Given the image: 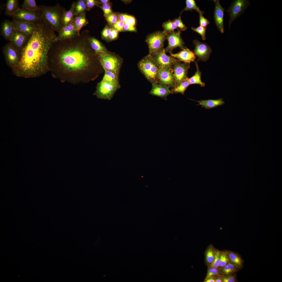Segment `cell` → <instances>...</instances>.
Returning <instances> with one entry per match:
<instances>
[{
	"label": "cell",
	"mask_w": 282,
	"mask_h": 282,
	"mask_svg": "<svg viewBox=\"0 0 282 282\" xmlns=\"http://www.w3.org/2000/svg\"><path fill=\"white\" fill-rule=\"evenodd\" d=\"M2 52L7 65L11 69L15 67L20 61L21 54L16 50L9 42L3 46Z\"/></svg>",
	"instance_id": "cell-9"
},
{
	"label": "cell",
	"mask_w": 282,
	"mask_h": 282,
	"mask_svg": "<svg viewBox=\"0 0 282 282\" xmlns=\"http://www.w3.org/2000/svg\"><path fill=\"white\" fill-rule=\"evenodd\" d=\"M118 21L126 22L130 15L125 14H120L117 15Z\"/></svg>",
	"instance_id": "cell-53"
},
{
	"label": "cell",
	"mask_w": 282,
	"mask_h": 282,
	"mask_svg": "<svg viewBox=\"0 0 282 282\" xmlns=\"http://www.w3.org/2000/svg\"><path fill=\"white\" fill-rule=\"evenodd\" d=\"M220 251L219 250L215 251L214 260L213 263L210 265L209 267L219 268L220 263Z\"/></svg>",
	"instance_id": "cell-41"
},
{
	"label": "cell",
	"mask_w": 282,
	"mask_h": 282,
	"mask_svg": "<svg viewBox=\"0 0 282 282\" xmlns=\"http://www.w3.org/2000/svg\"><path fill=\"white\" fill-rule=\"evenodd\" d=\"M87 7V11H89L95 6H99L100 3L99 1L85 0Z\"/></svg>",
	"instance_id": "cell-44"
},
{
	"label": "cell",
	"mask_w": 282,
	"mask_h": 282,
	"mask_svg": "<svg viewBox=\"0 0 282 282\" xmlns=\"http://www.w3.org/2000/svg\"><path fill=\"white\" fill-rule=\"evenodd\" d=\"M74 18L72 22L62 27L57 36L56 40L69 39L80 35L75 28Z\"/></svg>",
	"instance_id": "cell-17"
},
{
	"label": "cell",
	"mask_w": 282,
	"mask_h": 282,
	"mask_svg": "<svg viewBox=\"0 0 282 282\" xmlns=\"http://www.w3.org/2000/svg\"><path fill=\"white\" fill-rule=\"evenodd\" d=\"M158 75V83L165 85L172 89L176 85L172 70L159 68Z\"/></svg>",
	"instance_id": "cell-14"
},
{
	"label": "cell",
	"mask_w": 282,
	"mask_h": 282,
	"mask_svg": "<svg viewBox=\"0 0 282 282\" xmlns=\"http://www.w3.org/2000/svg\"><path fill=\"white\" fill-rule=\"evenodd\" d=\"M199 24L200 26L205 27L209 24L210 22L207 19L204 17L203 15L199 14Z\"/></svg>",
	"instance_id": "cell-48"
},
{
	"label": "cell",
	"mask_w": 282,
	"mask_h": 282,
	"mask_svg": "<svg viewBox=\"0 0 282 282\" xmlns=\"http://www.w3.org/2000/svg\"><path fill=\"white\" fill-rule=\"evenodd\" d=\"M20 8L17 0H7L5 6V14L11 16Z\"/></svg>",
	"instance_id": "cell-25"
},
{
	"label": "cell",
	"mask_w": 282,
	"mask_h": 282,
	"mask_svg": "<svg viewBox=\"0 0 282 282\" xmlns=\"http://www.w3.org/2000/svg\"><path fill=\"white\" fill-rule=\"evenodd\" d=\"M189 67V64L182 63L177 60L172 69L175 83V87L188 78L187 75Z\"/></svg>",
	"instance_id": "cell-13"
},
{
	"label": "cell",
	"mask_w": 282,
	"mask_h": 282,
	"mask_svg": "<svg viewBox=\"0 0 282 282\" xmlns=\"http://www.w3.org/2000/svg\"><path fill=\"white\" fill-rule=\"evenodd\" d=\"M75 2L72 4L70 8L68 10H66L63 19V26H65L72 22L76 15L74 7Z\"/></svg>",
	"instance_id": "cell-29"
},
{
	"label": "cell",
	"mask_w": 282,
	"mask_h": 282,
	"mask_svg": "<svg viewBox=\"0 0 282 282\" xmlns=\"http://www.w3.org/2000/svg\"><path fill=\"white\" fill-rule=\"evenodd\" d=\"M151 89L149 93L153 96L160 97L166 99L169 95L173 93L168 86L158 83L152 84Z\"/></svg>",
	"instance_id": "cell-20"
},
{
	"label": "cell",
	"mask_w": 282,
	"mask_h": 282,
	"mask_svg": "<svg viewBox=\"0 0 282 282\" xmlns=\"http://www.w3.org/2000/svg\"><path fill=\"white\" fill-rule=\"evenodd\" d=\"M149 54L159 68L172 69L177 60L171 56L167 55L163 47Z\"/></svg>",
	"instance_id": "cell-7"
},
{
	"label": "cell",
	"mask_w": 282,
	"mask_h": 282,
	"mask_svg": "<svg viewBox=\"0 0 282 282\" xmlns=\"http://www.w3.org/2000/svg\"><path fill=\"white\" fill-rule=\"evenodd\" d=\"M186 6L184 9L181 11L180 14L183 11H191L194 10L198 12L199 14H203L204 12L201 11L198 7L196 5V2L194 0H186Z\"/></svg>",
	"instance_id": "cell-33"
},
{
	"label": "cell",
	"mask_w": 282,
	"mask_h": 282,
	"mask_svg": "<svg viewBox=\"0 0 282 282\" xmlns=\"http://www.w3.org/2000/svg\"><path fill=\"white\" fill-rule=\"evenodd\" d=\"M181 15L180 14L178 18H175L173 21L178 28H179V30L181 31H185L187 29V27L182 22Z\"/></svg>",
	"instance_id": "cell-40"
},
{
	"label": "cell",
	"mask_w": 282,
	"mask_h": 282,
	"mask_svg": "<svg viewBox=\"0 0 282 282\" xmlns=\"http://www.w3.org/2000/svg\"><path fill=\"white\" fill-rule=\"evenodd\" d=\"M12 22L15 29L24 33L29 36L33 33L35 28V23L32 24L20 21L13 19Z\"/></svg>",
	"instance_id": "cell-22"
},
{
	"label": "cell",
	"mask_w": 282,
	"mask_h": 282,
	"mask_svg": "<svg viewBox=\"0 0 282 282\" xmlns=\"http://www.w3.org/2000/svg\"><path fill=\"white\" fill-rule=\"evenodd\" d=\"M193 43L195 46L193 53L198 57V60L204 62L208 60L212 52L210 46L197 40H194Z\"/></svg>",
	"instance_id": "cell-15"
},
{
	"label": "cell",
	"mask_w": 282,
	"mask_h": 282,
	"mask_svg": "<svg viewBox=\"0 0 282 282\" xmlns=\"http://www.w3.org/2000/svg\"><path fill=\"white\" fill-rule=\"evenodd\" d=\"M104 70L111 71L119 77L123 60L115 54L107 51L97 54Z\"/></svg>",
	"instance_id": "cell-4"
},
{
	"label": "cell",
	"mask_w": 282,
	"mask_h": 282,
	"mask_svg": "<svg viewBox=\"0 0 282 282\" xmlns=\"http://www.w3.org/2000/svg\"><path fill=\"white\" fill-rule=\"evenodd\" d=\"M123 30L126 31L136 32V29L135 26H132L125 23Z\"/></svg>",
	"instance_id": "cell-52"
},
{
	"label": "cell",
	"mask_w": 282,
	"mask_h": 282,
	"mask_svg": "<svg viewBox=\"0 0 282 282\" xmlns=\"http://www.w3.org/2000/svg\"><path fill=\"white\" fill-rule=\"evenodd\" d=\"M111 30L112 28L109 27L107 26H105L101 32L102 38L105 39L109 38Z\"/></svg>",
	"instance_id": "cell-46"
},
{
	"label": "cell",
	"mask_w": 282,
	"mask_h": 282,
	"mask_svg": "<svg viewBox=\"0 0 282 282\" xmlns=\"http://www.w3.org/2000/svg\"><path fill=\"white\" fill-rule=\"evenodd\" d=\"M195 64L197 70L193 76L190 78H189L188 80L190 85L198 84L202 87L204 86H205V84L201 80V72L199 70L197 62H196Z\"/></svg>",
	"instance_id": "cell-30"
},
{
	"label": "cell",
	"mask_w": 282,
	"mask_h": 282,
	"mask_svg": "<svg viewBox=\"0 0 282 282\" xmlns=\"http://www.w3.org/2000/svg\"><path fill=\"white\" fill-rule=\"evenodd\" d=\"M189 78L183 81L171 90L173 93H180L184 95L186 90L190 85Z\"/></svg>",
	"instance_id": "cell-34"
},
{
	"label": "cell",
	"mask_w": 282,
	"mask_h": 282,
	"mask_svg": "<svg viewBox=\"0 0 282 282\" xmlns=\"http://www.w3.org/2000/svg\"><path fill=\"white\" fill-rule=\"evenodd\" d=\"M57 36L55 31L42 18L21 53L18 65L12 69L15 76L25 78H37L49 72L48 54Z\"/></svg>",
	"instance_id": "cell-2"
},
{
	"label": "cell",
	"mask_w": 282,
	"mask_h": 282,
	"mask_svg": "<svg viewBox=\"0 0 282 282\" xmlns=\"http://www.w3.org/2000/svg\"><path fill=\"white\" fill-rule=\"evenodd\" d=\"M30 36L15 29L9 41L13 46L21 54Z\"/></svg>",
	"instance_id": "cell-16"
},
{
	"label": "cell",
	"mask_w": 282,
	"mask_h": 282,
	"mask_svg": "<svg viewBox=\"0 0 282 282\" xmlns=\"http://www.w3.org/2000/svg\"><path fill=\"white\" fill-rule=\"evenodd\" d=\"M216 250L212 245L209 246L206 251L205 258L206 262L210 265L213 262Z\"/></svg>",
	"instance_id": "cell-36"
},
{
	"label": "cell",
	"mask_w": 282,
	"mask_h": 282,
	"mask_svg": "<svg viewBox=\"0 0 282 282\" xmlns=\"http://www.w3.org/2000/svg\"><path fill=\"white\" fill-rule=\"evenodd\" d=\"M106 20L109 24L113 25L118 21L117 15L114 13H112L105 17Z\"/></svg>",
	"instance_id": "cell-43"
},
{
	"label": "cell",
	"mask_w": 282,
	"mask_h": 282,
	"mask_svg": "<svg viewBox=\"0 0 282 282\" xmlns=\"http://www.w3.org/2000/svg\"><path fill=\"white\" fill-rule=\"evenodd\" d=\"M104 74L102 80L115 84L119 85V76L109 71L104 70Z\"/></svg>",
	"instance_id": "cell-31"
},
{
	"label": "cell",
	"mask_w": 282,
	"mask_h": 282,
	"mask_svg": "<svg viewBox=\"0 0 282 282\" xmlns=\"http://www.w3.org/2000/svg\"><path fill=\"white\" fill-rule=\"evenodd\" d=\"M118 32L114 28H112L109 39L111 40H114L118 37Z\"/></svg>",
	"instance_id": "cell-51"
},
{
	"label": "cell",
	"mask_w": 282,
	"mask_h": 282,
	"mask_svg": "<svg viewBox=\"0 0 282 282\" xmlns=\"http://www.w3.org/2000/svg\"><path fill=\"white\" fill-rule=\"evenodd\" d=\"M250 4L248 0H236L233 2L227 11L230 16L229 27L232 22L244 12Z\"/></svg>",
	"instance_id": "cell-10"
},
{
	"label": "cell",
	"mask_w": 282,
	"mask_h": 282,
	"mask_svg": "<svg viewBox=\"0 0 282 282\" xmlns=\"http://www.w3.org/2000/svg\"><path fill=\"white\" fill-rule=\"evenodd\" d=\"M36 11L20 8L11 17L13 19L17 21L34 24L42 17L41 15H38Z\"/></svg>",
	"instance_id": "cell-11"
},
{
	"label": "cell",
	"mask_w": 282,
	"mask_h": 282,
	"mask_svg": "<svg viewBox=\"0 0 282 282\" xmlns=\"http://www.w3.org/2000/svg\"><path fill=\"white\" fill-rule=\"evenodd\" d=\"M170 54L171 56L186 64H190L191 62L194 61L196 58L193 52L186 48L178 53Z\"/></svg>",
	"instance_id": "cell-19"
},
{
	"label": "cell",
	"mask_w": 282,
	"mask_h": 282,
	"mask_svg": "<svg viewBox=\"0 0 282 282\" xmlns=\"http://www.w3.org/2000/svg\"><path fill=\"white\" fill-rule=\"evenodd\" d=\"M89 40L92 48L97 54L107 51L105 47L95 37L90 36Z\"/></svg>",
	"instance_id": "cell-27"
},
{
	"label": "cell",
	"mask_w": 282,
	"mask_h": 282,
	"mask_svg": "<svg viewBox=\"0 0 282 282\" xmlns=\"http://www.w3.org/2000/svg\"><path fill=\"white\" fill-rule=\"evenodd\" d=\"M181 34V31L178 29L177 31H174L167 34L166 39L168 40V44L167 47L164 49L166 52L172 53L173 50L177 47H179L181 49L186 48Z\"/></svg>",
	"instance_id": "cell-12"
},
{
	"label": "cell",
	"mask_w": 282,
	"mask_h": 282,
	"mask_svg": "<svg viewBox=\"0 0 282 282\" xmlns=\"http://www.w3.org/2000/svg\"><path fill=\"white\" fill-rule=\"evenodd\" d=\"M90 36L85 30L74 38L53 43L47 58L53 77L76 84L94 81L103 72L98 55L90 45Z\"/></svg>",
	"instance_id": "cell-1"
},
{
	"label": "cell",
	"mask_w": 282,
	"mask_h": 282,
	"mask_svg": "<svg viewBox=\"0 0 282 282\" xmlns=\"http://www.w3.org/2000/svg\"><path fill=\"white\" fill-rule=\"evenodd\" d=\"M220 274L219 268L209 267L207 272L206 277L205 279L212 277H215Z\"/></svg>",
	"instance_id": "cell-39"
},
{
	"label": "cell",
	"mask_w": 282,
	"mask_h": 282,
	"mask_svg": "<svg viewBox=\"0 0 282 282\" xmlns=\"http://www.w3.org/2000/svg\"><path fill=\"white\" fill-rule=\"evenodd\" d=\"M99 7L103 10L104 16L105 17L112 13L111 7L109 4L99 5Z\"/></svg>",
	"instance_id": "cell-45"
},
{
	"label": "cell",
	"mask_w": 282,
	"mask_h": 282,
	"mask_svg": "<svg viewBox=\"0 0 282 282\" xmlns=\"http://www.w3.org/2000/svg\"><path fill=\"white\" fill-rule=\"evenodd\" d=\"M138 67L145 78L152 84L158 83L159 68L148 54L138 63Z\"/></svg>",
	"instance_id": "cell-5"
},
{
	"label": "cell",
	"mask_w": 282,
	"mask_h": 282,
	"mask_svg": "<svg viewBox=\"0 0 282 282\" xmlns=\"http://www.w3.org/2000/svg\"><path fill=\"white\" fill-rule=\"evenodd\" d=\"M198 103L197 105H200L202 108L206 109H210L223 105L225 103L222 98L216 99H209L196 101Z\"/></svg>",
	"instance_id": "cell-23"
},
{
	"label": "cell",
	"mask_w": 282,
	"mask_h": 282,
	"mask_svg": "<svg viewBox=\"0 0 282 282\" xmlns=\"http://www.w3.org/2000/svg\"><path fill=\"white\" fill-rule=\"evenodd\" d=\"M125 23L131 26H135L136 23V19L134 16L130 15Z\"/></svg>",
	"instance_id": "cell-50"
},
{
	"label": "cell",
	"mask_w": 282,
	"mask_h": 282,
	"mask_svg": "<svg viewBox=\"0 0 282 282\" xmlns=\"http://www.w3.org/2000/svg\"><path fill=\"white\" fill-rule=\"evenodd\" d=\"M74 7L76 15L86 12L87 11L85 0H78L75 2Z\"/></svg>",
	"instance_id": "cell-35"
},
{
	"label": "cell",
	"mask_w": 282,
	"mask_h": 282,
	"mask_svg": "<svg viewBox=\"0 0 282 282\" xmlns=\"http://www.w3.org/2000/svg\"><path fill=\"white\" fill-rule=\"evenodd\" d=\"M215 4L214 19L216 26L222 33L224 32V9L222 8L219 0H214Z\"/></svg>",
	"instance_id": "cell-18"
},
{
	"label": "cell",
	"mask_w": 282,
	"mask_h": 282,
	"mask_svg": "<svg viewBox=\"0 0 282 282\" xmlns=\"http://www.w3.org/2000/svg\"><path fill=\"white\" fill-rule=\"evenodd\" d=\"M99 1L101 5L109 4V1L108 0H100Z\"/></svg>",
	"instance_id": "cell-56"
},
{
	"label": "cell",
	"mask_w": 282,
	"mask_h": 282,
	"mask_svg": "<svg viewBox=\"0 0 282 282\" xmlns=\"http://www.w3.org/2000/svg\"><path fill=\"white\" fill-rule=\"evenodd\" d=\"M225 251L230 262L241 269L243 267L244 263L241 257L238 254L233 251L229 250H226Z\"/></svg>",
	"instance_id": "cell-24"
},
{
	"label": "cell",
	"mask_w": 282,
	"mask_h": 282,
	"mask_svg": "<svg viewBox=\"0 0 282 282\" xmlns=\"http://www.w3.org/2000/svg\"><path fill=\"white\" fill-rule=\"evenodd\" d=\"M125 23L123 22L118 21L113 25L114 28L118 32L123 30V27Z\"/></svg>",
	"instance_id": "cell-49"
},
{
	"label": "cell",
	"mask_w": 282,
	"mask_h": 282,
	"mask_svg": "<svg viewBox=\"0 0 282 282\" xmlns=\"http://www.w3.org/2000/svg\"><path fill=\"white\" fill-rule=\"evenodd\" d=\"M42 18L58 33L64 26L63 19L66 11L65 8L57 3L54 6H39Z\"/></svg>",
	"instance_id": "cell-3"
},
{
	"label": "cell",
	"mask_w": 282,
	"mask_h": 282,
	"mask_svg": "<svg viewBox=\"0 0 282 282\" xmlns=\"http://www.w3.org/2000/svg\"><path fill=\"white\" fill-rule=\"evenodd\" d=\"M215 282H222V275L219 274L215 277Z\"/></svg>",
	"instance_id": "cell-54"
},
{
	"label": "cell",
	"mask_w": 282,
	"mask_h": 282,
	"mask_svg": "<svg viewBox=\"0 0 282 282\" xmlns=\"http://www.w3.org/2000/svg\"><path fill=\"white\" fill-rule=\"evenodd\" d=\"M219 268L220 274L225 275L235 274L240 269L230 262L224 266Z\"/></svg>",
	"instance_id": "cell-28"
},
{
	"label": "cell",
	"mask_w": 282,
	"mask_h": 282,
	"mask_svg": "<svg viewBox=\"0 0 282 282\" xmlns=\"http://www.w3.org/2000/svg\"><path fill=\"white\" fill-rule=\"evenodd\" d=\"M222 282H237L236 277L235 274L225 275H222Z\"/></svg>",
	"instance_id": "cell-47"
},
{
	"label": "cell",
	"mask_w": 282,
	"mask_h": 282,
	"mask_svg": "<svg viewBox=\"0 0 282 282\" xmlns=\"http://www.w3.org/2000/svg\"><path fill=\"white\" fill-rule=\"evenodd\" d=\"M88 23L85 12L75 16L74 18V24L75 29L80 34V31L83 27L86 25Z\"/></svg>",
	"instance_id": "cell-26"
},
{
	"label": "cell",
	"mask_w": 282,
	"mask_h": 282,
	"mask_svg": "<svg viewBox=\"0 0 282 282\" xmlns=\"http://www.w3.org/2000/svg\"><path fill=\"white\" fill-rule=\"evenodd\" d=\"M15 30L12 22L8 19L4 20L1 23V35L6 40L10 41Z\"/></svg>",
	"instance_id": "cell-21"
},
{
	"label": "cell",
	"mask_w": 282,
	"mask_h": 282,
	"mask_svg": "<svg viewBox=\"0 0 282 282\" xmlns=\"http://www.w3.org/2000/svg\"><path fill=\"white\" fill-rule=\"evenodd\" d=\"M229 262V260L225 251H220V263L219 268L224 267Z\"/></svg>",
	"instance_id": "cell-38"
},
{
	"label": "cell",
	"mask_w": 282,
	"mask_h": 282,
	"mask_svg": "<svg viewBox=\"0 0 282 282\" xmlns=\"http://www.w3.org/2000/svg\"><path fill=\"white\" fill-rule=\"evenodd\" d=\"M21 7L23 9L30 11H37L40 10L35 0H24Z\"/></svg>",
	"instance_id": "cell-32"
},
{
	"label": "cell",
	"mask_w": 282,
	"mask_h": 282,
	"mask_svg": "<svg viewBox=\"0 0 282 282\" xmlns=\"http://www.w3.org/2000/svg\"><path fill=\"white\" fill-rule=\"evenodd\" d=\"M216 277V276H215ZM212 277L209 278L205 279L204 282H215V277Z\"/></svg>",
	"instance_id": "cell-55"
},
{
	"label": "cell",
	"mask_w": 282,
	"mask_h": 282,
	"mask_svg": "<svg viewBox=\"0 0 282 282\" xmlns=\"http://www.w3.org/2000/svg\"><path fill=\"white\" fill-rule=\"evenodd\" d=\"M192 30L198 33L202 37L203 40H205L206 38L205 34L206 28V27H203L200 26L197 28L191 27Z\"/></svg>",
	"instance_id": "cell-42"
},
{
	"label": "cell",
	"mask_w": 282,
	"mask_h": 282,
	"mask_svg": "<svg viewBox=\"0 0 282 282\" xmlns=\"http://www.w3.org/2000/svg\"><path fill=\"white\" fill-rule=\"evenodd\" d=\"M168 34L163 31H158L148 35L146 41L148 45L149 54L163 47Z\"/></svg>",
	"instance_id": "cell-8"
},
{
	"label": "cell",
	"mask_w": 282,
	"mask_h": 282,
	"mask_svg": "<svg viewBox=\"0 0 282 282\" xmlns=\"http://www.w3.org/2000/svg\"><path fill=\"white\" fill-rule=\"evenodd\" d=\"M120 87V84H115L102 80L97 83L93 95L98 98L110 100Z\"/></svg>",
	"instance_id": "cell-6"
},
{
	"label": "cell",
	"mask_w": 282,
	"mask_h": 282,
	"mask_svg": "<svg viewBox=\"0 0 282 282\" xmlns=\"http://www.w3.org/2000/svg\"><path fill=\"white\" fill-rule=\"evenodd\" d=\"M163 30L167 34L171 32L175 29H178L173 21L169 20L164 22L162 24Z\"/></svg>",
	"instance_id": "cell-37"
}]
</instances>
